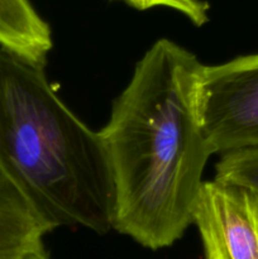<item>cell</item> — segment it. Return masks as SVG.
Instances as JSON below:
<instances>
[{"label":"cell","instance_id":"obj_1","mask_svg":"<svg viewBox=\"0 0 258 259\" xmlns=\"http://www.w3.org/2000/svg\"><path fill=\"white\" fill-rule=\"evenodd\" d=\"M202 67L174 40H156L99 132L113 179V229L148 249L171 247L194 224L212 156L200 113Z\"/></svg>","mask_w":258,"mask_h":259},{"label":"cell","instance_id":"obj_9","mask_svg":"<svg viewBox=\"0 0 258 259\" xmlns=\"http://www.w3.org/2000/svg\"><path fill=\"white\" fill-rule=\"evenodd\" d=\"M42 259H50V257H48V255H47V257H45V258H42Z\"/></svg>","mask_w":258,"mask_h":259},{"label":"cell","instance_id":"obj_5","mask_svg":"<svg viewBox=\"0 0 258 259\" xmlns=\"http://www.w3.org/2000/svg\"><path fill=\"white\" fill-rule=\"evenodd\" d=\"M52 232L3 175H0V259L47 257L43 237Z\"/></svg>","mask_w":258,"mask_h":259},{"label":"cell","instance_id":"obj_3","mask_svg":"<svg viewBox=\"0 0 258 259\" xmlns=\"http://www.w3.org/2000/svg\"><path fill=\"white\" fill-rule=\"evenodd\" d=\"M202 128L212 154L258 147V53L202 67Z\"/></svg>","mask_w":258,"mask_h":259},{"label":"cell","instance_id":"obj_4","mask_svg":"<svg viewBox=\"0 0 258 259\" xmlns=\"http://www.w3.org/2000/svg\"><path fill=\"white\" fill-rule=\"evenodd\" d=\"M205 259H258V192L205 181L194 212Z\"/></svg>","mask_w":258,"mask_h":259},{"label":"cell","instance_id":"obj_6","mask_svg":"<svg viewBox=\"0 0 258 259\" xmlns=\"http://www.w3.org/2000/svg\"><path fill=\"white\" fill-rule=\"evenodd\" d=\"M52 47L50 24L29 0H0V48L45 67Z\"/></svg>","mask_w":258,"mask_h":259},{"label":"cell","instance_id":"obj_7","mask_svg":"<svg viewBox=\"0 0 258 259\" xmlns=\"http://www.w3.org/2000/svg\"><path fill=\"white\" fill-rule=\"evenodd\" d=\"M214 179L258 192V147L222 154L215 164Z\"/></svg>","mask_w":258,"mask_h":259},{"label":"cell","instance_id":"obj_2","mask_svg":"<svg viewBox=\"0 0 258 259\" xmlns=\"http://www.w3.org/2000/svg\"><path fill=\"white\" fill-rule=\"evenodd\" d=\"M0 175L52 230L113 229L105 146L56 94L45 67L0 48Z\"/></svg>","mask_w":258,"mask_h":259},{"label":"cell","instance_id":"obj_8","mask_svg":"<svg viewBox=\"0 0 258 259\" xmlns=\"http://www.w3.org/2000/svg\"><path fill=\"white\" fill-rule=\"evenodd\" d=\"M115 2V0H111ZM125 3L137 10H148L164 7L180 12L196 27H202L209 22V3L205 0H116Z\"/></svg>","mask_w":258,"mask_h":259}]
</instances>
